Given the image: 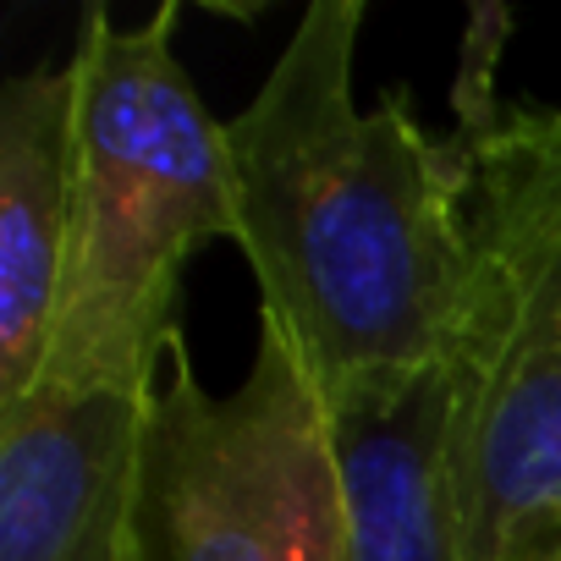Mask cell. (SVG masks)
Returning a JSON list of instances; mask_svg holds the SVG:
<instances>
[{
  "mask_svg": "<svg viewBox=\"0 0 561 561\" xmlns=\"http://www.w3.org/2000/svg\"><path fill=\"white\" fill-rule=\"evenodd\" d=\"M358 28L364 0L309 7L226 122L259 325L320 391L440 369L473 275L468 154L435 144L402 94L353 100Z\"/></svg>",
  "mask_w": 561,
  "mask_h": 561,
  "instance_id": "1",
  "label": "cell"
},
{
  "mask_svg": "<svg viewBox=\"0 0 561 561\" xmlns=\"http://www.w3.org/2000/svg\"><path fill=\"white\" fill-rule=\"evenodd\" d=\"M176 7L122 28L83 12L72 259L39 386H116L154 397L182 342V264L237 231L226 122H215L176 61Z\"/></svg>",
  "mask_w": 561,
  "mask_h": 561,
  "instance_id": "2",
  "label": "cell"
},
{
  "mask_svg": "<svg viewBox=\"0 0 561 561\" xmlns=\"http://www.w3.org/2000/svg\"><path fill=\"white\" fill-rule=\"evenodd\" d=\"M473 275L440 358L451 386V490L462 556L561 506V160L545 111L462 94Z\"/></svg>",
  "mask_w": 561,
  "mask_h": 561,
  "instance_id": "3",
  "label": "cell"
},
{
  "mask_svg": "<svg viewBox=\"0 0 561 561\" xmlns=\"http://www.w3.org/2000/svg\"><path fill=\"white\" fill-rule=\"evenodd\" d=\"M138 561H342L331 413L280 331L259 325L231 397L171 347L138 473Z\"/></svg>",
  "mask_w": 561,
  "mask_h": 561,
  "instance_id": "4",
  "label": "cell"
},
{
  "mask_svg": "<svg viewBox=\"0 0 561 561\" xmlns=\"http://www.w3.org/2000/svg\"><path fill=\"white\" fill-rule=\"evenodd\" d=\"M154 397L34 386L0 408V561H138Z\"/></svg>",
  "mask_w": 561,
  "mask_h": 561,
  "instance_id": "5",
  "label": "cell"
},
{
  "mask_svg": "<svg viewBox=\"0 0 561 561\" xmlns=\"http://www.w3.org/2000/svg\"><path fill=\"white\" fill-rule=\"evenodd\" d=\"M342 468V561H468L446 369L320 391Z\"/></svg>",
  "mask_w": 561,
  "mask_h": 561,
  "instance_id": "6",
  "label": "cell"
},
{
  "mask_svg": "<svg viewBox=\"0 0 561 561\" xmlns=\"http://www.w3.org/2000/svg\"><path fill=\"white\" fill-rule=\"evenodd\" d=\"M78 78L39 67L0 94V408L23 402L56 336L72 259Z\"/></svg>",
  "mask_w": 561,
  "mask_h": 561,
  "instance_id": "7",
  "label": "cell"
},
{
  "mask_svg": "<svg viewBox=\"0 0 561 561\" xmlns=\"http://www.w3.org/2000/svg\"><path fill=\"white\" fill-rule=\"evenodd\" d=\"M495 561H561V506L545 512V517H534V523H523V528L501 545Z\"/></svg>",
  "mask_w": 561,
  "mask_h": 561,
  "instance_id": "8",
  "label": "cell"
},
{
  "mask_svg": "<svg viewBox=\"0 0 561 561\" xmlns=\"http://www.w3.org/2000/svg\"><path fill=\"white\" fill-rule=\"evenodd\" d=\"M545 133H550V144H556V160H561V105L545 111Z\"/></svg>",
  "mask_w": 561,
  "mask_h": 561,
  "instance_id": "9",
  "label": "cell"
}]
</instances>
